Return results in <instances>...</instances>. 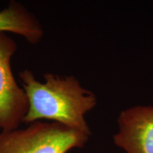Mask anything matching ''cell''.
Masks as SVG:
<instances>
[{"instance_id": "7a4b0ae2", "label": "cell", "mask_w": 153, "mask_h": 153, "mask_svg": "<svg viewBox=\"0 0 153 153\" xmlns=\"http://www.w3.org/2000/svg\"><path fill=\"white\" fill-rule=\"evenodd\" d=\"M89 137L57 122L37 120L24 128L0 131V153H67L83 148Z\"/></svg>"}, {"instance_id": "277c9868", "label": "cell", "mask_w": 153, "mask_h": 153, "mask_svg": "<svg viewBox=\"0 0 153 153\" xmlns=\"http://www.w3.org/2000/svg\"><path fill=\"white\" fill-rule=\"evenodd\" d=\"M114 135L116 146L126 153H153V106H135L122 111Z\"/></svg>"}, {"instance_id": "6da1fadb", "label": "cell", "mask_w": 153, "mask_h": 153, "mask_svg": "<svg viewBox=\"0 0 153 153\" xmlns=\"http://www.w3.org/2000/svg\"><path fill=\"white\" fill-rule=\"evenodd\" d=\"M19 76L29 102L23 123L46 119L91 135L85 115L97 106V96L82 87L75 76L45 73L41 82L30 70H22Z\"/></svg>"}, {"instance_id": "3957f363", "label": "cell", "mask_w": 153, "mask_h": 153, "mask_svg": "<svg viewBox=\"0 0 153 153\" xmlns=\"http://www.w3.org/2000/svg\"><path fill=\"white\" fill-rule=\"evenodd\" d=\"M17 51L16 41L0 32V130L19 128L27 114L29 102L26 91L19 87L11 70V57Z\"/></svg>"}, {"instance_id": "5b68a950", "label": "cell", "mask_w": 153, "mask_h": 153, "mask_svg": "<svg viewBox=\"0 0 153 153\" xmlns=\"http://www.w3.org/2000/svg\"><path fill=\"white\" fill-rule=\"evenodd\" d=\"M0 32L17 34L31 44L40 43L44 35L39 19L16 1H11L7 8L0 11Z\"/></svg>"}]
</instances>
